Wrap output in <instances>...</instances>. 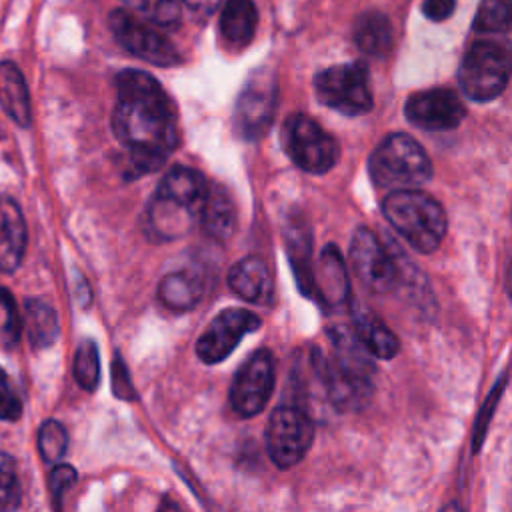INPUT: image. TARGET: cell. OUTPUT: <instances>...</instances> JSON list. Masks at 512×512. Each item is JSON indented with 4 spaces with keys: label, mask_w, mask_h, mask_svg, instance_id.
Listing matches in <instances>:
<instances>
[{
    "label": "cell",
    "mask_w": 512,
    "mask_h": 512,
    "mask_svg": "<svg viewBox=\"0 0 512 512\" xmlns=\"http://www.w3.org/2000/svg\"><path fill=\"white\" fill-rule=\"evenodd\" d=\"M0 310H2V318H4V334L10 342L18 340L20 330H22V320L18 316V308L16 302L12 298V294L6 288H0Z\"/></svg>",
    "instance_id": "cell-32"
},
{
    "label": "cell",
    "mask_w": 512,
    "mask_h": 512,
    "mask_svg": "<svg viewBox=\"0 0 512 512\" xmlns=\"http://www.w3.org/2000/svg\"><path fill=\"white\" fill-rule=\"evenodd\" d=\"M186 8H190L196 16H208L216 10L220 0H182Z\"/></svg>",
    "instance_id": "cell-36"
},
{
    "label": "cell",
    "mask_w": 512,
    "mask_h": 512,
    "mask_svg": "<svg viewBox=\"0 0 512 512\" xmlns=\"http://www.w3.org/2000/svg\"><path fill=\"white\" fill-rule=\"evenodd\" d=\"M314 440V424L304 408L296 404L278 406L266 428L268 456L278 468L298 464Z\"/></svg>",
    "instance_id": "cell-8"
},
{
    "label": "cell",
    "mask_w": 512,
    "mask_h": 512,
    "mask_svg": "<svg viewBox=\"0 0 512 512\" xmlns=\"http://www.w3.org/2000/svg\"><path fill=\"white\" fill-rule=\"evenodd\" d=\"M112 390L120 400H134L136 398V390L130 382L126 364L120 356H116L114 362H112Z\"/></svg>",
    "instance_id": "cell-34"
},
{
    "label": "cell",
    "mask_w": 512,
    "mask_h": 512,
    "mask_svg": "<svg viewBox=\"0 0 512 512\" xmlns=\"http://www.w3.org/2000/svg\"><path fill=\"white\" fill-rule=\"evenodd\" d=\"M0 106L22 128L30 126V96L16 64L0 62Z\"/></svg>",
    "instance_id": "cell-21"
},
{
    "label": "cell",
    "mask_w": 512,
    "mask_h": 512,
    "mask_svg": "<svg viewBox=\"0 0 512 512\" xmlns=\"http://www.w3.org/2000/svg\"><path fill=\"white\" fill-rule=\"evenodd\" d=\"M354 42L368 56H386L394 44V32L388 16L376 10L362 12L354 22Z\"/></svg>",
    "instance_id": "cell-22"
},
{
    "label": "cell",
    "mask_w": 512,
    "mask_h": 512,
    "mask_svg": "<svg viewBox=\"0 0 512 512\" xmlns=\"http://www.w3.org/2000/svg\"><path fill=\"white\" fill-rule=\"evenodd\" d=\"M512 78V54L502 44L490 40L474 42L458 68L462 92L474 102L498 98Z\"/></svg>",
    "instance_id": "cell-5"
},
{
    "label": "cell",
    "mask_w": 512,
    "mask_h": 512,
    "mask_svg": "<svg viewBox=\"0 0 512 512\" xmlns=\"http://www.w3.org/2000/svg\"><path fill=\"white\" fill-rule=\"evenodd\" d=\"M354 332L372 356L390 360L398 354L400 342L396 334L370 310L360 308L354 312Z\"/></svg>",
    "instance_id": "cell-23"
},
{
    "label": "cell",
    "mask_w": 512,
    "mask_h": 512,
    "mask_svg": "<svg viewBox=\"0 0 512 512\" xmlns=\"http://www.w3.org/2000/svg\"><path fill=\"white\" fill-rule=\"evenodd\" d=\"M74 482H76V470L68 464H58L50 472L48 488H50V494H52L56 506H62V498L74 486Z\"/></svg>",
    "instance_id": "cell-31"
},
{
    "label": "cell",
    "mask_w": 512,
    "mask_h": 512,
    "mask_svg": "<svg viewBox=\"0 0 512 512\" xmlns=\"http://www.w3.org/2000/svg\"><path fill=\"white\" fill-rule=\"evenodd\" d=\"M108 26L116 42L140 60L156 66H176L182 60L176 46L164 34H160L154 24L142 20L130 10L118 8L110 12Z\"/></svg>",
    "instance_id": "cell-9"
},
{
    "label": "cell",
    "mask_w": 512,
    "mask_h": 512,
    "mask_svg": "<svg viewBox=\"0 0 512 512\" xmlns=\"http://www.w3.org/2000/svg\"><path fill=\"white\" fill-rule=\"evenodd\" d=\"M26 250V226L18 204L0 196V270L14 272Z\"/></svg>",
    "instance_id": "cell-16"
},
{
    "label": "cell",
    "mask_w": 512,
    "mask_h": 512,
    "mask_svg": "<svg viewBox=\"0 0 512 512\" xmlns=\"http://www.w3.org/2000/svg\"><path fill=\"white\" fill-rule=\"evenodd\" d=\"M228 284L232 292L246 302L264 304L272 296V274L258 256L238 260L228 272Z\"/></svg>",
    "instance_id": "cell-17"
},
{
    "label": "cell",
    "mask_w": 512,
    "mask_h": 512,
    "mask_svg": "<svg viewBox=\"0 0 512 512\" xmlns=\"http://www.w3.org/2000/svg\"><path fill=\"white\" fill-rule=\"evenodd\" d=\"M316 98L346 116H360L372 110V90L364 62H348L324 68L314 76Z\"/></svg>",
    "instance_id": "cell-6"
},
{
    "label": "cell",
    "mask_w": 512,
    "mask_h": 512,
    "mask_svg": "<svg viewBox=\"0 0 512 512\" xmlns=\"http://www.w3.org/2000/svg\"><path fill=\"white\" fill-rule=\"evenodd\" d=\"M258 10L254 0H226L220 12V36L232 50H242L254 38Z\"/></svg>",
    "instance_id": "cell-20"
},
{
    "label": "cell",
    "mask_w": 512,
    "mask_h": 512,
    "mask_svg": "<svg viewBox=\"0 0 512 512\" xmlns=\"http://www.w3.org/2000/svg\"><path fill=\"white\" fill-rule=\"evenodd\" d=\"M274 378L276 368L270 350H256L248 358V362L242 364L232 380V408L244 418L256 416L270 400V394L274 390Z\"/></svg>",
    "instance_id": "cell-12"
},
{
    "label": "cell",
    "mask_w": 512,
    "mask_h": 512,
    "mask_svg": "<svg viewBox=\"0 0 512 512\" xmlns=\"http://www.w3.org/2000/svg\"><path fill=\"white\" fill-rule=\"evenodd\" d=\"M142 20L158 28H176L182 20V0H122Z\"/></svg>",
    "instance_id": "cell-26"
},
{
    "label": "cell",
    "mask_w": 512,
    "mask_h": 512,
    "mask_svg": "<svg viewBox=\"0 0 512 512\" xmlns=\"http://www.w3.org/2000/svg\"><path fill=\"white\" fill-rule=\"evenodd\" d=\"M206 194H208V184L196 168L172 166L166 172V176L160 180L154 196L164 198L182 208H188L196 212L200 218V210Z\"/></svg>",
    "instance_id": "cell-15"
},
{
    "label": "cell",
    "mask_w": 512,
    "mask_h": 512,
    "mask_svg": "<svg viewBox=\"0 0 512 512\" xmlns=\"http://www.w3.org/2000/svg\"><path fill=\"white\" fill-rule=\"evenodd\" d=\"M332 358L320 360V376L324 380L330 402L338 410H356L364 406L374 390V362L356 332L336 326L330 330Z\"/></svg>",
    "instance_id": "cell-2"
},
{
    "label": "cell",
    "mask_w": 512,
    "mask_h": 512,
    "mask_svg": "<svg viewBox=\"0 0 512 512\" xmlns=\"http://www.w3.org/2000/svg\"><path fill=\"white\" fill-rule=\"evenodd\" d=\"M478 32H512V0H482L474 18Z\"/></svg>",
    "instance_id": "cell-27"
},
{
    "label": "cell",
    "mask_w": 512,
    "mask_h": 512,
    "mask_svg": "<svg viewBox=\"0 0 512 512\" xmlns=\"http://www.w3.org/2000/svg\"><path fill=\"white\" fill-rule=\"evenodd\" d=\"M370 178L386 190H404L426 184L432 178V162L426 150L410 134H388L368 160Z\"/></svg>",
    "instance_id": "cell-4"
},
{
    "label": "cell",
    "mask_w": 512,
    "mask_h": 512,
    "mask_svg": "<svg viewBox=\"0 0 512 512\" xmlns=\"http://www.w3.org/2000/svg\"><path fill=\"white\" fill-rule=\"evenodd\" d=\"M24 330L34 348H48L58 336V316L44 300H28L24 306Z\"/></svg>",
    "instance_id": "cell-25"
},
{
    "label": "cell",
    "mask_w": 512,
    "mask_h": 512,
    "mask_svg": "<svg viewBox=\"0 0 512 512\" xmlns=\"http://www.w3.org/2000/svg\"><path fill=\"white\" fill-rule=\"evenodd\" d=\"M410 124L422 130H454L466 116L460 96L450 88H430L414 92L404 106Z\"/></svg>",
    "instance_id": "cell-14"
},
{
    "label": "cell",
    "mask_w": 512,
    "mask_h": 512,
    "mask_svg": "<svg viewBox=\"0 0 512 512\" xmlns=\"http://www.w3.org/2000/svg\"><path fill=\"white\" fill-rule=\"evenodd\" d=\"M508 292H510V296H512V264H510V268H508Z\"/></svg>",
    "instance_id": "cell-37"
},
{
    "label": "cell",
    "mask_w": 512,
    "mask_h": 512,
    "mask_svg": "<svg viewBox=\"0 0 512 512\" xmlns=\"http://www.w3.org/2000/svg\"><path fill=\"white\" fill-rule=\"evenodd\" d=\"M20 504V482L12 456L0 452V510H12Z\"/></svg>",
    "instance_id": "cell-30"
},
{
    "label": "cell",
    "mask_w": 512,
    "mask_h": 512,
    "mask_svg": "<svg viewBox=\"0 0 512 512\" xmlns=\"http://www.w3.org/2000/svg\"><path fill=\"white\" fill-rule=\"evenodd\" d=\"M202 296V282L192 272H172L166 274L158 286V298L170 310L184 312L192 310Z\"/></svg>",
    "instance_id": "cell-24"
},
{
    "label": "cell",
    "mask_w": 512,
    "mask_h": 512,
    "mask_svg": "<svg viewBox=\"0 0 512 512\" xmlns=\"http://www.w3.org/2000/svg\"><path fill=\"white\" fill-rule=\"evenodd\" d=\"M198 222L202 230L218 242H226L236 232L234 200L224 186H208V194L204 198Z\"/></svg>",
    "instance_id": "cell-19"
},
{
    "label": "cell",
    "mask_w": 512,
    "mask_h": 512,
    "mask_svg": "<svg viewBox=\"0 0 512 512\" xmlns=\"http://www.w3.org/2000/svg\"><path fill=\"white\" fill-rule=\"evenodd\" d=\"M274 108H276L274 78L268 72L258 70L246 80L236 100L234 126L238 134L244 140L262 138L270 128V122L274 118Z\"/></svg>",
    "instance_id": "cell-10"
},
{
    "label": "cell",
    "mask_w": 512,
    "mask_h": 512,
    "mask_svg": "<svg viewBox=\"0 0 512 512\" xmlns=\"http://www.w3.org/2000/svg\"><path fill=\"white\" fill-rule=\"evenodd\" d=\"M350 262L356 278L374 294L396 288L398 268L376 234L364 226L356 228L350 242Z\"/></svg>",
    "instance_id": "cell-11"
},
{
    "label": "cell",
    "mask_w": 512,
    "mask_h": 512,
    "mask_svg": "<svg viewBox=\"0 0 512 512\" xmlns=\"http://www.w3.org/2000/svg\"><path fill=\"white\" fill-rule=\"evenodd\" d=\"M456 8V0H424L422 12L432 22H444L452 16Z\"/></svg>",
    "instance_id": "cell-35"
},
{
    "label": "cell",
    "mask_w": 512,
    "mask_h": 512,
    "mask_svg": "<svg viewBox=\"0 0 512 512\" xmlns=\"http://www.w3.org/2000/svg\"><path fill=\"white\" fill-rule=\"evenodd\" d=\"M68 446L66 428L56 420H46L38 430V452L46 462H58Z\"/></svg>",
    "instance_id": "cell-29"
},
{
    "label": "cell",
    "mask_w": 512,
    "mask_h": 512,
    "mask_svg": "<svg viewBox=\"0 0 512 512\" xmlns=\"http://www.w3.org/2000/svg\"><path fill=\"white\" fill-rule=\"evenodd\" d=\"M314 288L318 290L324 304L330 308H338L348 302L350 282L346 266L338 248L332 244H328L320 254L318 272L314 274Z\"/></svg>",
    "instance_id": "cell-18"
},
{
    "label": "cell",
    "mask_w": 512,
    "mask_h": 512,
    "mask_svg": "<svg viewBox=\"0 0 512 512\" xmlns=\"http://www.w3.org/2000/svg\"><path fill=\"white\" fill-rule=\"evenodd\" d=\"M262 320L244 308H226L212 318L196 342V354L206 364L222 362L242 340L244 334L258 330Z\"/></svg>",
    "instance_id": "cell-13"
},
{
    "label": "cell",
    "mask_w": 512,
    "mask_h": 512,
    "mask_svg": "<svg viewBox=\"0 0 512 512\" xmlns=\"http://www.w3.org/2000/svg\"><path fill=\"white\" fill-rule=\"evenodd\" d=\"M282 144L290 160L310 172L324 174L338 160V142L306 114H290L282 126Z\"/></svg>",
    "instance_id": "cell-7"
},
{
    "label": "cell",
    "mask_w": 512,
    "mask_h": 512,
    "mask_svg": "<svg viewBox=\"0 0 512 512\" xmlns=\"http://www.w3.org/2000/svg\"><path fill=\"white\" fill-rule=\"evenodd\" d=\"M22 414V404L14 392L8 376L0 368V420H18Z\"/></svg>",
    "instance_id": "cell-33"
},
{
    "label": "cell",
    "mask_w": 512,
    "mask_h": 512,
    "mask_svg": "<svg viewBox=\"0 0 512 512\" xmlns=\"http://www.w3.org/2000/svg\"><path fill=\"white\" fill-rule=\"evenodd\" d=\"M74 378L88 392L96 390V386L100 382V356H98V348L92 340H84L76 350Z\"/></svg>",
    "instance_id": "cell-28"
},
{
    "label": "cell",
    "mask_w": 512,
    "mask_h": 512,
    "mask_svg": "<svg viewBox=\"0 0 512 512\" xmlns=\"http://www.w3.org/2000/svg\"><path fill=\"white\" fill-rule=\"evenodd\" d=\"M112 128L128 148L136 174L158 170L180 140L168 94L142 70H122L116 76Z\"/></svg>",
    "instance_id": "cell-1"
},
{
    "label": "cell",
    "mask_w": 512,
    "mask_h": 512,
    "mask_svg": "<svg viewBox=\"0 0 512 512\" xmlns=\"http://www.w3.org/2000/svg\"><path fill=\"white\" fill-rule=\"evenodd\" d=\"M382 212L392 228L418 252H434L446 236L448 220L442 204L414 188L392 190L384 202Z\"/></svg>",
    "instance_id": "cell-3"
}]
</instances>
